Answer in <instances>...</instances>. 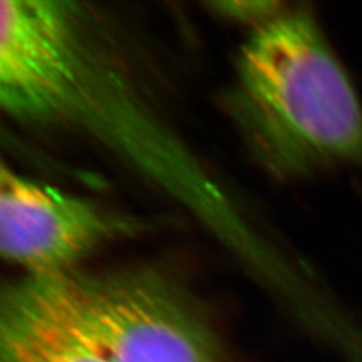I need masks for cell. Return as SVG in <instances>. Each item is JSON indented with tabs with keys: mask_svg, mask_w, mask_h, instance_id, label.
Listing matches in <instances>:
<instances>
[{
	"mask_svg": "<svg viewBox=\"0 0 362 362\" xmlns=\"http://www.w3.org/2000/svg\"><path fill=\"white\" fill-rule=\"evenodd\" d=\"M113 362H228L218 337L169 279L132 270L64 274Z\"/></svg>",
	"mask_w": 362,
	"mask_h": 362,
	"instance_id": "2",
	"label": "cell"
},
{
	"mask_svg": "<svg viewBox=\"0 0 362 362\" xmlns=\"http://www.w3.org/2000/svg\"><path fill=\"white\" fill-rule=\"evenodd\" d=\"M0 362H113L64 275L26 276L4 290Z\"/></svg>",
	"mask_w": 362,
	"mask_h": 362,
	"instance_id": "4",
	"label": "cell"
},
{
	"mask_svg": "<svg viewBox=\"0 0 362 362\" xmlns=\"http://www.w3.org/2000/svg\"><path fill=\"white\" fill-rule=\"evenodd\" d=\"M230 107L275 177L362 163L358 94L307 8H284L252 29L237 56Z\"/></svg>",
	"mask_w": 362,
	"mask_h": 362,
	"instance_id": "1",
	"label": "cell"
},
{
	"mask_svg": "<svg viewBox=\"0 0 362 362\" xmlns=\"http://www.w3.org/2000/svg\"><path fill=\"white\" fill-rule=\"evenodd\" d=\"M221 14H225L230 18H237L242 21L252 23L254 28L263 25L278 16L284 6L274 2H230L214 5Z\"/></svg>",
	"mask_w": 362,
	"mask_h": 362,
	"instance_id": "5",
	"label": "cell"
},
{
	"mask_svg": "<svg viewBox=\"0 0 362 362\" xmlns=\"http://www.w3.org/2000/svg\"><path fill=\"white\" fill-rule=\"evenodd\" d=\"M134 230V223L97 202L0 169V252L28 270L54 276L101 245Z\"/></svg>",
	"mask_w": 362,
	"mask_h": 362,
	"instance_id": "3",
	"label": "cell"
}]
</instances>
